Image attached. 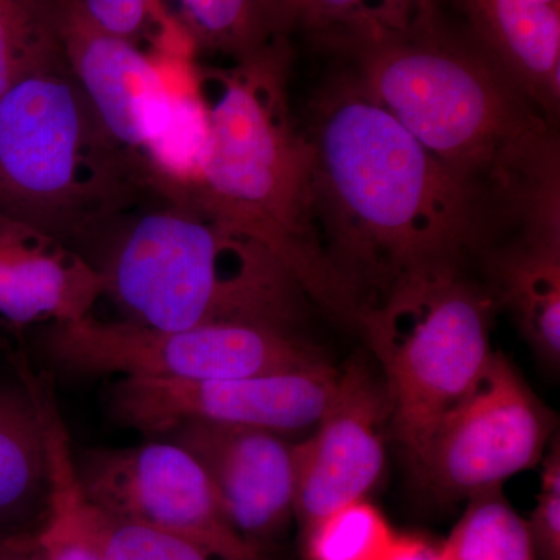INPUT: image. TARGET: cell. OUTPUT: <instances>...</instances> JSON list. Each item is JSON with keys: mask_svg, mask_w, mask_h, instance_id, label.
I'll list each match as a JSON object with an SVG mask.
<instances>
[{"mask_svg": "<svg viewBox=\"0 0 560 560\" xmlns=\"http://www.w3.org/2000/svg\"><path fill=\"white\" fill-rule=\"evenodd\" d=\"M304 136L313 231L349 318L412 276L460 267L485 202L355 80L326 94Z\"/></svg>", "mask_w": 560, "mask_h": 560, "instance_id": "1", "label": "cell"}, {"mask_svg": "<svg viewBox=\"0 0 560 560\" xmlns=\"http://www.w3.org/2000/svg\"><path fill=\"white\" fill-rule=\"evenodd\" d=\"M359 36L353 80L482 202L539 194L547 128L539 103L486 47L429 21L350 28Z\"/></svg>", "mask_w": 560, "mask_h": 560, "instance_id": "2", "label": "cell"}, {"mask_svg": "<svg viewBox=\"0 0 560 560\" xmlns=\"http://www.w3.org/2000/svg\"><path fill=\"white\" fill-rule=\"evenodd\" d=\"M289 44L228 69H200L212 140L191 205L264 243L307 296L342 313L311 213L312 153L291 116Z\"/></svg>", "mask_w": 560, "mask_h": 560, "instance_id": "3", "label": "cell"}, {"mask_svg": "<svg viewBox=\"0 0 560 560\" xmlns=\"http://www.w3.org/2000/svg\"><path fill=\"white\" fill-rule=\"evenodd\" d=\"M92 261L125 320L158 329L242 324L291 331L307 296L264 243L195 205L140 208Z\"/></svg>", "mask_w": 560, "mask_h": 560, "instance_id": "4", "label": "cell"}, {"mask_svg": "<svg viewBox=\"0 0 560 560\" xmlns=\"http://www.w3.org/2000/svg\"><path fill=\"white\" fill-rule=\"evenodd\" d=\"M151 198L142 165L110 138L68 65L0 95V215L86 254Z\"/></svg>", "mask_w": 560, "mask_h": 560, "instance_id": "5", "label": "cell"}, {"mask_svg": "<svg viewBox=\"0 0 560 560\" xmlns=\"http://www.w3.org/2000/svg\"><path fill=\"white\" fill-rule=\"evenodd\" d=\"M492 307L455 267L397 283L357 318L382 368L390 430L412 460L488 364Z\"/></svg>", "mask_w": 560, "mask_h": 560, "instance_id": "6", "label": "cell"}, {"mask_svg": "<svg viewBox=\"0 0 560 560\" xmlns=\"http://www.w3.org/2000/svg\"><path fill=\"white\" fill-rule=\"evenodd\" d=\"M40 348L55 370L80 378L208 381L300 371L324 361L291 331L242 324L171 330L92 316L49 324Z\"/></svg>", "mask_w": 560, "mask_h": 560, "instance_id": "7", "label": "cell"}, {"mask_svg": "<svg viewBox=\"0 0 560 560\" xmlns=\"http://www.w3.org/2000/svg\"><path fill=\"white\" fill-rule=\"evenodd\" d=\"M552 430L550 408L503 353L492 352L415 464L441 497L469 499L540 464Z\"/></svg>", "mask_w": 560, "mask_h": 560, "instance_id": "8", "label": "cell"}, {"mask_svg": "<svg viewBox=\"0 0 560 560\" xmlns=\"http://www.w3.org/2000/svg\"><path fill=\"white\" fill-rule=\"evenodd\" d=\"M340 372L329 363L305 370L208 381L120 377L108 408L117 425L165 436L189 420L254 427L275 433L311 429L337 393Z\"/></svg>", "mask_w": 560, "mask_h": 560, "instance_id": "9", "label": "cell"}, {"mask_svg": "<svg viewBox=\"0 0 560 560\" xmlns=\"http://www.w3.org/2000/svg\"><path fill=\"white\" fill-rule=\"evenodd\" d=\"M75 466L95 506L183 537L213 560H260L228 523L200 464L173 442L84 452Z\"/></svg>", "mask_w": 560, "mask_h": 560, "instance_id": "10", "label": "cell"}, {"mask_svg": "<svg viewBox=\"0 0 560 560\" xmlns=\"http://www.w3.org/2000/svg\"><path fill=\"white\" fill-rule=\"evenodd\" d=\"M386 423L389 404L382 378L364 364H349L315 433L293 444L294 514L304 530L375 488L385 467Z\"/></svg>", "mask_w": 560, "mask_h": 560, "instance_id": "11", "label": "cell"}, {"mask_svg": "<svg viewBox=\"0 0 560 560\" xmlns=\"http://www.w3.org/2000/svg\"><path fill=\"white\" fill-rule=\"evenodd\" d=\"M167 436L200 464L228 523L254 547L260 550L294 514L293 444L282 434L189 420Z\"/></svg>", "mask_w": 560, "mask_h": 560, "instance_id": "12", "label": "cell"}, {"mask_svg": "<svg viewBox=\"0 0 560 560\" xmlns=\"http://www.w3.org/2000/svg\"><path fill=\"white\" fill-rule=\"evenodd\" d=\"M61 38L70 73L103 127L140 164L147 124L164 83V54L102 32L77 0H61Z\"/></svg>", "mask_w": 560, "mask_h": 560, "instance_id": "13", "label": "cell"}, {"mask_svg": "<svg viewBox=\"0 0 560 560\" xmlns=\"http://www.w3.org/2000/svg\"><path fill=\"white\" fill-rule=\"evenodd\" d=\"M105 289L86 254L0 215V316L18 326L75 323L92 316Z\"/></svg>", "mask_w": 560, "mask_h": 560, "instance_id": "14", "label": "cell"}, {"mask_svg": "<svg viewBox=\"0 0 560 560\" xmlns=\"http://www.w3.org/2000/svg\"><path fill=\"white\" fill-rule=\"evenodd\" d=\"M161 44L165 51L164 84L147 125L140 164L160 200L187 205L201 184L212 124L200 69L194 65V40L186 33H176Z\"/></svg>", "mask_w": 560, "mask_h": 560, "instance_id": "15", "label": "cell"}, {"mask_svg": "<svg viewBox=\"0 0 560 560\" xmlns=\"http://www.w3.org/2000/svg\"><path fill=\"white\" fill-rule=\"evenodd\" d=\"M486 49L541 108L559 97V5L540 0H471Z\"/></svg>", "mask_w": 560, "mask_h": 560, "instance_id": "16", "label": "cell"}, {"mask_svg": "<svg viewBox=\"0 0 560 560\" xmlns=\"http://www.w3.org/2000/svg\"><path fill=\"white\" fill-rule=\"evenodd\" d=\"M46 434L31 389L0 386V536L36 533L49 510Z\"/></svg>", "mask_w": 560, "mask_h": 560, "instance_id": "17", "label": "cell"}, {"mask_svg": "<svg viewBox=\"0 0 560 560\" xmlns=\"http://www.w3.org/2000/svg\"><path fill=\"white\" fill-rule=\"evenodd\" d=\"M500 294L515 313L523 337L541 361L560 360L559 237L552 226L540 228L518 249L499 261Z\"/></svg>", "mask_w": 560, "mask_h": 560, "instance_id": "18", "label": "cell"}, {"mask_svg": "<svg viewBox=\"0 0 560 560\" xmlns=\"http://www.w3.org/2000/svg\"><path fill=\"white\" fill-rule=\"evenodd\" d=\"M183 25L195 49L231 58L234 65L254 60L287 43L300 22L296 0H179Z\"/></svg>", "mask_w": 560, "mask_h": 560, "instance_id": "19", "label": "cell"}, {"mask_svg": "<svg viewBox=\"0 0 560 560\" xmlns=\"http://www.w3.org/2000/svg\"><path fill=\"white\" fill-rule=\"evenodd\" d=\"M32 394L43 419L50 470L49 510L38 529L44 556L46 560H101L88 523L86 497L54 393L46 383H36Z\"/></svg>", "mask_w": 560, "mask_h": 560, "instance_id": "20", "label": "cell"}, {"mask_svg": "<svg viewBox=\"0 0 560 560\" xmlns=\"http://www.w3.org/2000/svg\"><path fill=\"white\" fill-rule=\"evenodd\" d=\"M66 65L61 0H0V95Z\"/></svg>", "mask_w": 560, "mask_h": 560, "instance_id": "21", "label": "cell"}, {"mask_svg": "<svg viewBox=\"0 0 560 560\" xmlns=\"http://www.w3.org/2000/svg\"><path fill=\"white\" fill-rule=\"evenodd\" d=\"M469 499V508L442 544L447 560H536L528 522L512 510L501 488Z\"/></svg>", "mask_w": 560, "mask_h": 560, "instance_id": "22", "label": "cell"}, {"mask_svg": "<svg viewBox=\"0 0 560 560\" xmlns=\"http://www.w3.org/2000/svg\"><path fill=\"white\" fill-rule=\"evenodd\" d=\"M304 533L308 560H383L397 536L366 499L331 511Z\"/></svg>", "mask_w": 560, "mask_h": 560, "instance_id": "23", "label": "cell"}, {"mask_svg": "<svg viewBox=\"0 0 560 560\" xmlns=\"http://www.w3.org/2000/svg\"><path fill=\"white\" fill-rule=\"evenodd\" d=\"M86 515L101 560H213L183 537L102 510L88 499Z\"/></svg>", "mask_w": 560, "mask_h": 560, "instance_id": "24", "label": "cell"}, {"mask_svg": "<svg viewBox=\"0 0 560 560\" xmlns=\"http://www.w3.org/2000/svg\"><path fill=\"white\" fill-rule=\"evenodd\" d=\"M425 0H298L300 21L319 25L349 24L350 27H381L396 31L410 24L412 9Z\"/></svg>", "mask_w": 560, "mask_h": 560, "instance_id": "25", "label": "cell"}, {"mask_svg": "<svg viewBox=\"0 0 560 560\" xmlns=\"http://www.w3.org/2000/svg\"><path fill=\"white\" fill-rule=\"evenodd\" d=\"M77 3L95 27L135 44L149 35L151 28L154 35L168 20L162 0H77Z\"/></svg>", "mask_w": 560, "mask_h": 560, "instance_id": "26", "label": "cell"}, {"mask_svg": "<svg viewBox=\"0 0 560 560\" xmlns=\"http://www.w3.org/2000/svg\"><path fill=\"white\" fill-rule=\"evenodd\" d=\"M541 463L540 493L528 522L536 552L545 560L560 556V451L552 445Z\"/></svg>", "mask_w": 560, "mask_h": 560, "instance_id": "27", "label": "cell"}, {"mask_svg": "<svg viewBox=\"0 0 560 560\" xmlns=\"http://www.w3.org/2000/svg\"><path fill=\"white\" fill-rule=\"evenodd\" d=\"M383 560H447L442 545L418 536H396Z\"/></svg>", "mask_w": 560, "mask_h": 560, "instance_id": "28", "label": "cell"}, {"mask_svg": "<svg viewBox=\"0 0 560 560\" xmlns=\"http://www.w3.org/2000/svg\"><path fill=\"white\" fill-rule=\"evenodd\" d=\"M0 560H46L38 530L0 536Z\"/></svg>", "mask_w": 560, "mask_h": 560, "instance_id": "29", "label": "cell"}, {"mask_svg": "<svg viewBox=\"0 0 560 560\" xmlns=\"http://www.w3.org/2000/svg\"><path fill=\"white\" fill-rule=\"evenodd\" d=\"M296 3H298V0H296Z\"/></svg>", "mask_w": 560, "mask_h": 560, "instance_id": "30", "label": "cell"}]
</instances>
